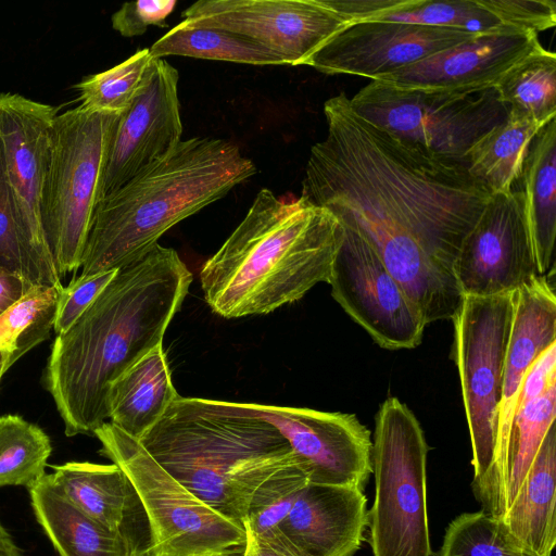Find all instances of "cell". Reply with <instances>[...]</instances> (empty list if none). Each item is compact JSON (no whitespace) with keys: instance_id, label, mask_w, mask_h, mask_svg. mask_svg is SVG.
Here are the masks:
<instances>
[{"instance_id":"obj_1","label":"cell","mask_w":556,"mask_h":556,"mask_svg":"<svg viewBox=\"0 0 556 556\" xmlns=\"http://www.w3.org/2000/svg\"><path fill=\"white\" fill-rule=\"evenodd\" d=\"M324 114L327 135L311 148L302 195L366 240H416L452 271L490 200L488 188L465 163L367 122L343 92L325 102Z\"/></svg>"},{"instance_id":"obj_2","label":"cell","mask_w":556,"mask_h":556,"mask_svg":"<svg viewBox=\"0 0 556 556\" xmlns=\"http://www.w3.org/2000/svg\"><path fill=\"white\" fill-rule=\"evenodd\" d=\"M191 281L178 253L157 243L118 268L75 324L56 336L43 382L66 437L93 434L109 419L110 384L162 344Z\"/></svg>"},{"instance_id":"obj_3","label":"cell","mask_w":556,"mask_h":556,"mask_svg":"<svg viewBox=\"0 0 556 556\" xmlns=\"http://www.w3.org/2000/svg\"><path fill=\"white\" fill-rule=\"evenodd\" d=\"M343 228L304 195L285 201L262 189L242 222L202 265L212 311L225 318L267 314L327 282Z\"/></svg>"},{"instance_id":"obj_4","label":"cell","mask_w":556,"mask_h":556,"mask_svg":"<svg viewBox=\"0 0 556 556\" xmlns=\"http://www.w3.org/2000/svg\"><path fill=\"white\" fill-rule=\"evenodd\" d=\"M139 442L193 495L242 526L264 482L303 468L278 429L244 403L179 395Z\"/></svg>"},{"instance_id":"obj_5","label":"cell","mask_w":556,"mask_h":556,"mask_svg":"<svg viewBox=\"0 0 556 556\" xmlns=\"http://www.w3.org/2000/svg\"><path fill=\"white\" fill-rule=\"evenodd\" d=\"M256 173L239 147L217 138L181 140L167 155L99 203L80 275L126 266L173 226L216 202Z\"/></svg>"},{"instance_id":"obj_6","label":"cell","mask_w":556,"mask_h":556,"mask_svg":"<svg viewBox=\"0 0 556 556\" xmlns=\"http://www.w3.org/2000/svg\"><path fill=\"white\" fill-rule=\"evenodd\" d=\"M121 114L81 105L56 114L42 190L47 242L62 277L81 267L101 201L108 153Z\"/></svg>"},{"instance_id":"obj_7","label":"cell","mask_w":556,"mask_h":556,"mask_svg":"<svg viewBox=\"0 0 556 556\" xmlns=\"http://www.w3.org/2000/svg\"><path fill=\"white\" fill-rule=\"evenodd\" d=\"M429 446L413 412L390 396L376 415L371 468L375 501L367 510L372 556H431L427 510Z\"/></svg>"},{"instance_id":"obj_8","label":"cell","mask_w":556,"mask_h":556,"mask_svg":"<svg viewBox=\"0 0 556 556\" xmlns=\"http://www.w3.org/2000/svg\"><path fill=\"white\" fill-rule=\"evenodd\" d=\"M514 314V291L491 296L463 295L453 316V355L469 430L471 489L494 518L498 406Z\"/></svg>"},{"instance_id":"obj_9","label":"cell","mask_w":556,"mask_h":556,"mask_svg":"<svg viewBox=\"0 0 556 556\" xmlns=\"http://www.w3.org/2000/svg\"><path fill=\"white\" fill-rule=\"evenodd\" d=\"M93 434L99 453L130 479L148 514L153 532L149 556H242L247 533L242 525L199 500L144 450L110 421Z\"/></svg>"},{"instance_id":"obj_10","label":"cell","mask_w":556,"mask_h":556,"mask_svg":"<svg viewBox=\"0 0 556 556\" xmlns=\"http://www.w3.org/2000/svg\"><path fill=\"white\" fill-rule=\"evenodd\" d=\"M364 119L401 139L465 163L471 146L507 115L494 89L450 93L371 80L350 99Z\"/></svg>"},{"instance_id":"obj_11","label":"cell","mask_w":556,"mask_h":556,"mask_svg":"<svg viewBox=\"0 0 556 556\" xmlns=\"http://www.w3.org/2000/svg\"><path fill=\"white\" fill-rule=\"evenodd\" d=\"M342 228V243L327 280L332 298L379 346L416 348L427 326L421 312L372 247L356 230Z\"/></svg>"},{"instance_id":"obj_12","label":"cell","mask_w":556,"mask_h":556,"mask_svg":"<svg viewBox=\"0 0 556 556\" xmlns=\"http://www.w3.org/2000/svg\"><path fill=\"white\" fill-rule=\"evenodd\" d=\"M184 21L250 39L280 56L305 65L333 35L351 24L330 0H200Z\"/></svg>"},{"instance_id":"obj_13","label":"cell","mask_w":556,"mask_h":556,"mask_svg":"<svg viewBox=\"0 0 556 556\" xmlns=\"http://www.w3.org/2000/svg\"><path fill=\"white\" fill-rule=\"evenodd\" d=\"M285 437L308 482L365 490L371 468L370 431L354 414L244 403Z\"/></svg>"},{"instance_id":"obj_14","label":"cell","mask_w":556,"mask_h":556,"mask_svg":"<svg viewBox=\"0 0 556 556\" xmlns=\"http://www.w3.org/2000/svg\"><path fill=\"white\" fill-rule=\"evenodd\" d=\"M452 271L462 295L472 296L511 292L539 275L521 190L491 194Z\"/></svg>"},{"instance_id":"obj_15","label":"cell","mask_w":556,"mask_h":556,"mask_svg":"<svg viewBox=\"0 0 556 556\" xmlns=\"http://www.w3.org/2000/svg\"><path fill=\"white\" fill-rule=\"evenodd\" d=\"M178 80V71L173 65L153 59L140 90L121 114L114 130L101 201L181 141Z\"/></svg>"},{"instance_id":"obj_16","label":"cell","mask_w":556,"mask_h":556,"mask_svg":"<svg viewBox=\"0 0 556 556\" xmlns=\"http://www.w3.org/2000/svg\"><path fill=\"white\" fill-rule=\"evenodd\" d=\"M476 35L401 22H355L328 39L305 65L328 75L377 80Z\"/></svg>"},{"instance_id":"obj_17","label":"cell","mask_w":556,"mask_h":556,"mask_svg":"<svg viewBox=\"0 0 556 556\" xmlns=\"http://www.w3.org/2000/svg\"><path fill=\"white\" fill-rule=\"evenodd\" d=\"M56 114L58 109L50 104L0 92V159L14 211L34 247L50 261L41 201Z\"/></svg>"},{"instance_id":"obj_18","label":"cell","mask_w":556,"mask_h":556,"mask_svg":"<svg viewBox=\"0 0 556 556\" xmlns=\"http://www.w3.org/2000/svg\"><path fill=\"white\" fill-rule=\"evenodd\" d=\"M351 23L387 21L444 27L470 34L553 28L552 0H330Z\"/></svg>"},{"instance_id":"obj_19","label":"cell","mask_w":556,"mask_h":556,"mask_svg":"<svg viewBox=\"0 0 556 556\" xmlns=\"http://www.w3.org/2000/svg\"><path fill=\"white\" fill-rule=\"evenodd\" d=\"M542 48L532 30L476 35L377 80L403 89L478 93L494 89L515 64Z\"/></svg>"},{"instance_id":"obj_20","label":"cell","mask_w":556,"mask_h":556,"mask_svg":"<svg viewBox=\"0 0 556 556\" xmlns=\"http://www.w3.org/2000/svg\"><path fill=\"white\" fill-rule=\"evenodd\" d=\"M366 504L359 489L307 482L274 534L263 540L295 556H353L365 540Z\"/></svg>"},{"instance_id":"obj_21","label":"cell","mask_w":556,"mask_h":556,"mask_svg":"<svg viewBox=\"0 0 556 556\" xmlns=\"http://www.w3.org/2000/svg\"><path fill=\"white\" fill-rule=\"evenodd\" d=\"M552 282L548 274L536 275L514 291V314L498 406L494 511L496 519L502 518L501 470L522 380L532 363L556 343V296Z\"/></svg>"},{"instance_id":"obj_22","label":"cell","mask_w":556,"mask_h":556,"mask_svg":"<svg viewBox=\"0 0 556 556\" xmlns=\"http://www.w3.org/2000/svg\"><path fill=\"white\" fill-rule=\"evenodd\" d=\"M52 468L53 481L74 505L122 540L134 556H149L154 540L148 514L118 466L67 462Z\"/></svg>"},{"instance_id":"obj_23","label":"cell","mask_w":556,"mask_h":556,"mask_svg":"<svg viewBox=\"0 0 556 556\" xmlns=\"http://www.w3.org/2000/svg\"><path fill=\"white\" fill-rule=\"evenodd\" d=\"M556 427L547 431L517 494L501 519L511 539L532 556L556 545Z\"/></svg>"},{"instance_id":"obj_24","label":"cell","mask_w":556,"mask_h":556,"mask_svg":"<svg viewBox=\"0 0 556 556\" xmlns=\"http://www.w3.org/2000/svg\"><path fill=\"white\" fill-rule=\"evenodd\" d=\"M178 397L166 355L159 344L110 384V422L139 441Z\"/></svg>"},{"instance_id":"obj_25","label":"cell","mask_w":556,"mask_h":556,"mask_svg":"<svg viewBox=\"0 0 556 556\" xmlns=\"http://www.w3.org/2000/svg\"><path fill=\"white\" fill-rule=\"evenodd\" d=\"M28 493L37 522L59 556H134L122 540L74 505L51 473Z\"/></svg>"},{"instance_id":"obj_26","label":"cell","mask_w":556,"mask_h":556,"mask_svg":"<svg viewBox=\"0 0 556 556\" xmlns=\"http://www.w3.org/2000/svg\"><path fill=\"white\" fill-rule=\"evenodd\" d=\"M527 227L539 275L554 267L556 236V118L533 138L522 173Z\"/></svg>"},{"instance_id":"obj_27","label":"cell","mask_w":556,"mask_h":556,"mask_svg":"<svg viewBox=\"0 0 556 556\" xmlns=\"http://www.w3.org/2000/svg\"><path fill=\"white\" fill-rule=\"evenodd\" d=\"M544 125L516 109L481 136L469 149L465 164L491 194L509 193L521 177L529 147Z\"/></svg>"},{"instance_id":"obj_28","label":"cell","mask_w":556,"mask_h":556,"mask_svg":"<svg viewBox=\"0 0 556 556\" xmlns=\"http://www.w3.org/2000/svg\"><path fill=\"white\" fill-rule=\"evenodd\" d=\"M153 59L181 55L252 65H281L285 61L261 45L233 33L182 21L156 40Z\"/></svg>"},{"instance_id":"obj_29","label":"cell","mask_w":556,"mask_h":556,"mask_svg":"<svg viewBox=\"0 0 556 556\" xmlns=\"http://www.w3.org/2000/svg\"><path fill=\"white\" fill-rule=\"evenodd\" d=\"M556 418V382L540 396L520 404L513 419L501 470L502 518L514 501L547 431Z\"/></svg>"},{"instance_id":"obj_30","label":"cell","mask_w":556,"mask_h":556,"mask_svg":"<svg viewBox=\"0 0 556 556\" xmlns=\"http://www.w3.org/2000/svg\"><path fill=\"white\" fill-rule=\"evenodd\" d=\"M498 101L545 125L556 117V54L544 48L515 64L495 85Z\"/></svg>"},{"instance_id":"obj_31","label":"cell","mask_w":556,"mask_h":556,"mask_svg":"<svg viewBox=\"0 0 556 556\" xmlns=\"http://www.w3.org/2000/svg\"><path fill=\"white\" fill-rule=\"evenodd\" d=\"M52 452L49 435L18 415L0 416V486L27 489L47 472Z\"/></svg>"},{"instance_id":"obj_32","label":"cell","mask_w":556,"mask_h":556,"mask_svg":"<svg viewBox=\"0 0 556 556\" xmlns=\"http://www.w3.org/2000/svg\"><path fill=\"white\" fill-rule=\"evenodd\" d=\"M0 267L33 286L63 289L53 261L43 257L22 228L14 211L0 159Z\"/></svg>"},{"instance_id":"obj_33","label":"cell","mask_w":556,"mask_h":556,"mask_svg":"<svg viewBox=\"0 0 556 556\" xmlns=\"http://www.w3.org/2000/svg\"><path fill=\"white\" fill-rule=\"evenodd\" d=\"M60 292L54 287L34 286L0 316V353H11L15 364L49 338Z\"/></svg>"},{"instance_id":"obj_34","label":"cell","mask_w":556,"mask_h":556,"mask_svg":"<svg viewBox=\"0 0 556 556\" xmlns=\"http://www.w3.org/2000/svg\"><path fill=\"white\" fill-rule=\"evenodd\" d=\"M152 61L149 49L144 48L104 72L85 77L75 86L80 105L122 114L140 90Z\"/></svg>"},{"instance_id":"obj_35","label":"cell","mask_w":556,"mask_h":556,"mask_svg":"<svg viewBox=\"0 0 556 556\" xmlns=\"http://www.w3.org/2000/svg\"><path fill=\"white\" fill-rule=\"evenodd\" d=\"M435 556H532L518 546L503 522L483 510L464 513L447 526Z\"/></svg>"},{"instance_id":"obj_36","label":"cell","mask_w":556,"mask_h":556,"mask_svg":"<svg viewBox=\"0 0 556 556\" xmlns=\"http://www.w3.org/2000/svg\"><path fill=\"white\" fill-rule=\"evenodd\" d=\"M307 482L301 466L283 469L264 482L250 501L243 521L245 531L261 539L270 538Z\"/></svg>"},{"instance_id":"obj_37","label":"cell","mask_w":556,"mask_h":556,"mask_svg":"<svg viewBox=\"0 0 556 556\" xmlns=\"http://www.w3.org/2000/svg\"><path fill=\"white\" fill-rule=\"evenodd\" d=\"M116 270L79 275L67 287H63L53 324L56 336L65 333L75 324L111 281Z\"/></svg>"},{"instance_id":"obj_38","label":"cell","mask_w":556,"mask_h":556,"mask_svg":"<svg viewBox=\"0 0 556 556\" xmlns=\"http://www.w3.org/2000/svg\"><path fill=\"white\" fill-rule=\"evenodd\" d=\"M175 0H139L124 3L111 17L112 27L124 37L143 35L149 26L166 27Z\"/></svg>"},{"instance_id":"obj_39","label":"cell","mask_w":556,"mask_h":556,"mask_svg":"<svg viewBox=\"0 0 556 556\" xmlns=\"http://www.w3.org/2000/svg\"><path fill=\"white\" fill-rule=\"evenodd\" d=\"M556 382V343L545 350L530 366L522 380L517 406L540 396ZM517 408V407H516Z\"/></svg>"},{"instance_id":"obj_40","label":"cell","mask_w":556,"mask_h":556,"mask_svg":"<svg viewBox=\"0 0 556 556\" xmlns=\"http://www.w3.org/2000/svg\"><path fill=\"white\" fill-rule=\"evenodd\" d=\"M34 286L0 267V316L16 304Z\"/></svg>"},{"instance_id":"obj_41","label":"cell","mask_w":556,"mask_h":556,"mask_svg":"<svg viewBox=\"0 0 556 556\" xmlns=\"http://www.w3.org/2000/svg\"><path fill=\"white\" fill-rule=\"evenodd\" d=\"M247 542L242 556H295L288 549L260 539L247 532Z\"/></svg>"},{"instance_id":"obj_42","label":"cell","mask_w":556,"mask_h":556,"mask_svg":"<svg viewBox=\"0 0 556 556\" xmlns=\"http://www.w3.org/2000/svg\"><path fill=\"white\" fill-rule=\"evenodd\" d=\"M0 556H24L11 533L0 521Z\"/></svg>"},{"instance_id":"obj_43","label":"cell","mask_w":556,"mask_h":556,"mask_svg":"<svg viewBox=\"0 0 556 556\" xmlns=\"http://www.w3.org/2000/svg\"><path fill=\"white\" fill-rule=\"evenodd\" d=\"M14 364L11 353H2L0 356V381L3 375L12 367Z\"/></svg>"},{"instance_id":"obj_44","label":"cell","mask_w":556,"mask_h":556,"mask_svg":"<svg viewBox=\"0 0 556 556\" xmlns=\"http://www.w3.org/2000/svg\"><path fill=\"white\" fill-rule=\"evenodd\" d=\"M2 353H5V352H2ZM2 353H0V356H1Z\"/></svg>"}]
</instances>
